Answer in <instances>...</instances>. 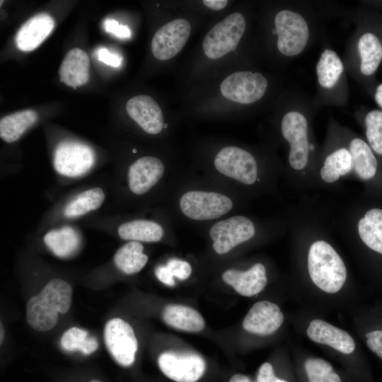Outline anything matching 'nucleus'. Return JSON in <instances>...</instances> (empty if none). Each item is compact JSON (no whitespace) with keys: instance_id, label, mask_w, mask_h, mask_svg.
<instances>
[{"instance_id":"1","label":"nucleus","mask_w":382,"mask_h":382,"mask_svg":"<svg viewBox=\"0 0 382 382\" xmlns=\"http://www.w3.org/2000/svg\"><path fill=\"white\" fill-rule=\"evenodd\" d=\"M72 289L61 279L50 280L41 292L30 298L26 305V320L40 332L48 331L57 324L59 313H66L71 303Z\"/></svg>"},{"instance_id":"2","label":"nucleus","mask_w":382,"mask_h":382,"mask_svg":"<svg viewBox=\"0 0 382 382\" xmlns=\"http://www.w3.org/2000/svg\"><path fill=\"white\" fill-rule=\"evenodd\" d=\"M308 271L312 282L329 294L339 291L347 279L342 259L330 243L323 240L313 242L309 248Z\"/></svg>"},{"instance_id":"3","label":"nucleus","mask_w":382,"mask_h":382,"mask_svg":"<svg viewBox=\"0 0 382 382\" xmlns=\"http://www.w3.org/2000/svg\"><path fill=\"white\" fill-rule=\"evenodd\" d=\"M246 23L243 15L232 13L216 23L207 33L202 50L207 57L219 59L236 50L244 32Z\"/></svg>"},{"instance_id":"4","label":"nucleus","mask_w":382,"mask_h":382,"mask_svg":"<svg viewBox=\"0 0 382 382\" xmlns=\"http://www.w3.org/2000/svg\"><path fill=\"white\" fill-rule=\"evenodd\" d=\"M277 33V48L286 57L299 54L305 49L310 36L308 25L299 13L282 10L274 17Z\"/></svg>"},{"instance_id":"5","label":"nucleus","mask_w":382,"mask_h":382,"mask_svg":"<svg viewBox=\"0 0 382 382\" xmlns=\"http://www.w3.org/2000/svg\"><path fill=\"white\" fill-rule=\"evenodd\" d=\"M281 132L289 144V163L296 171L304 170L309 161L310 142L306 117L300 112H287L281 122Z\"/></svg>"},{"instance_id":"6","label":"nucleus","mask_w":382,"mask_h":382,"mask_svg":"<svg viewBox=\"0 0 382 382\" xmlns=\"http://www.w3.org/2000/svg\"><path fill=\"white\" fill-rule=\"evenodd\" d=\"M182 212L194 220L215 219L228 213L233 207L231 199L214 192L191 190L179 201Z\"/></svg>"},{"instance_id":"7","label":"nucleus","mask_w":382,"mask_h":382,"mask_svg":"<svg viewBox=\"0 0 382 382\" xmlns=\"http://www.w3.org/2000/svg\"><path fill=\"white\" fill-rule=\"evenodd\" d=\"M267 85V79L260 73L241 71L225 78L220 85V91L231 101L250 104L264 96Z\"/></svg>"},{"instance_id":"8","label":"nucleus","mask_w":382,"mask_h":382,"mask_svg":"<svg viewBox=\"0 0 382 382\" xmlns=\"http://www.w3.org/2000/svg\"><path fill=\"white\" fill-rule=\"evenodd\" d=\"M214 165L222 175L243 184L252 185L257 180V165L254 156L238 146L221 149L214 159Z\"/></svg>"},{"instance_id":"9","label":"nucleus","mask_w":382,"mask_h":382,"mask_svg":"<svg viewBox=\"0 0 382 382\" xmlns=\"http://www.w3.org/2000/svg\"><path fill=\"white\" fill-rule=\"evenodd\" d=\"M255 233L254 224L243 216H234L219 221L209 230L212 247L219 255L226 254L236 245L251 239Z\"/></svg>"},{"instance_id":"10","label":"nucleus","mask_w":382,"mask_h":382,"mask_svg":"<svg viewBox=\"0 0 382 382\" xmlns=\"http://www.w3.org/2000/svg\"><path fill=\"white\" fill-rule=\"evenodd\" d=\"M104 341L114 359L123 366L132 365L135 359L138 342L132 326L124 320H110L104 328Z\"/></svg>"},{"instance_id":"11","label":"nucleus","mask_w":382,"mask_h":382,"mask_svg":"<svg viewBox=\"0 0 382 382\" xmlns=\"http://www.w3.org/2000/svg\"><path fill=\"white\" fill-rule=\"evenodd\" d=\"M94 161V152L90 146L79 141H63L54 151L53 165L60 175L78 177L88 172Z\"/></svg>"},{"instance_id":"12","label":"nucleus","mask_w":382,"mask_h":382,"mask_svg":"<svg viewBox=\"0 0 382 382\" xmlns=\"http://www.w3.org/2000/svg\"><path fill=\"white\" fill-rule=\"evenodd\" d=\"M158 364L161 371L176 382H196L206 368L203 358L191 352H163L159 356Z\"/></svg>"},{"instance_id":"13","label":"nucleus","mask_w":382,"mask_h":382,"mask_svg":"<svg viewBox=\"0 0 382 382\" xmlns=\"http://www.w3.org/2000/svg\"><path fill=\"white\" fill-rule=\"evenodd\" d=\"M190 32V23L183 18L175 19L163 25L155 33L151 40L154 56L163 61L173 58L183 48Z\"/></svg>"},{"instance_id":"14","label":"nucleus","mask_w":382,"mask_h":382,"mask_svg":"<svg viewBox=\"0 0 382 382\" xmlns=\"http://www.w3.org/2000/svg\"><path fill=\"white\" fill-rule=\"evenodd\" d=\"M284 315L278 305L269 301L255 303L243 319V328L248 332L269 335L282 325Z\"/></svg>"},{"instance_id":"15","label":"nucleus","mask_w":382,"mask_h":382,"mask_svg":"<svg viewBox=\"0 0 382 382\" xmlns=\"http://www.w3.org/2000/svg\"><path fill=\"white\" fill-rule=\"evenodd\" d=\"M129 116L146 132L156 134L163 127V115L158 103L151 97L138 95L130 98L126 104Z\"/></svg>"},{"instance_id":"16","label":"nucleus","mask_w":382,"mask_h":382,"mask_svg":"<svg viewBox=\"0 0 382 382\" xmlns=\"http://www.w3.org/2000/svg\"><path fill=\"white\" fill-rule=\"evenodd\" d=\"M164 165L154 156H143L129 167L128 182L130 190L136 195H143L152 188L162 178Z\"/></svg>"},{"instance_id":"17","label":"nucleus","mask_w":382,"mask_h":382,"mask_svg":"<svg viewBox=\"0 0 382 382\" xmlns=\"http://www.w3.org/2000/svg\"><path fill=\"white\" fill-rule=\"evenodd\" d=\"M306 333L312 341L329 345L342 354H349L355 349V342L348 332L325 320L311 321Z\"/></svg>"},{"instance_id":"18","label":"nucleus","mask_w":382,"mask_h":382,"mask_svg":"<svg viewBox=\"0 0 382 382\" xmlns=\"http://www.w3.org/2000/svg\"><path fill=\"white\" fill-rule=\"evenodd\" d=\"M222 279L239 294L253 296L264 289L267 284L266 270L261 263H256L246 271L234 269L226 270Z\"/></svg>"},{"instance_id":"19","label":"nucleus","mask_w":382,"mask_h":382,"mask_svg":"<svg viewBox=\"0 0 382 382\" xmlns=\"http://www.w3.org/2000/svg\"><path fill=\"white\" fill-rule=\"evenodd\" d=\"M54 28V19L47 13H39L30 18L15 37L17 47L23 52L36 49Z\"/></svg>"},{"instance_id":"20","label":"nucleus","mask_w":382,"mask_h":382,"mask_svg":"<svg viewBox=\"0 0 382 382\" xmlns=\"http://www.w3.org/2000/svg\"><path fill=\"white\" fill-rule=\"evenodd\" d=\"M90 60L88 54L80 48L70 50L64 57L59 70L60 81L76 88L89 80Z\"/></svg>"},{"instance_id":"21","label":"nucleus","mask_w":382,"mask_h":382,"mask_svg":"<svg viewBox=\"0 0 382 382\" xmlns=\"http://www.w3.org/2000/svg\"><path fill=\"white\" fill-rule=\"evenodd\" d=\"M348 149L352 156V172L363 180L374 178L378 170V161L368 143L356 137L349 141Z\"/></svg>"},{"instance_id":"22","label":"nucleus","mask_w":382,"mask_h":382,"mask_svg":"<svg viewBox=\"0 0 382 382\" xmlns=\"http://www.w3.org/2000/svg\"><path fill=\"white\" fill-rule=\"evenodd\" d=\"M162 318L169 326L186 332H199L205 325L203 317L197 311L183 305L166 306L163 310Z\"/></svg>"},{"instance_id":"23","label":"nucleus","mask_w":382,"mask_h":382,"mask_svg":"<svg viewBox=\"0 0 382 382\" xmlns=\"http://www.w3.org/2000/svg\"><path fill=\"white\" fill-rule=\"evenodd\" d=\"M361 241L371 250L382 255V209H369L357 224Z\"/></svg>"},{"instance_id":"24","label":"nucleus","mask_w":382,"mask_h":382,"mask_svg":"<svg viewBox=\"0 0 382 382\" xmlns=\"http://www.w3.org/2000/svg\"><path fill=\"white\" fill-rule=\"evenodd\" d=\"M44 242L56 256L64 258L77 251L81 238L72 227L64 226L47 232L44 236Z\"/></svg>"},{"instance_id":"25","label":"nucleus","mask_w":382,"mask_h":382,"mask_svg":"<svg viewBox=\"0 0 382 382\" xmlns=\"http://www.w3.org/2000/svg\"><path fill=\"white\" fill-rule=\"evenodd\" d=\"M37 120V114L33 110L16 112L0 120V137L7 143L18 140Z\"/></svg>"},{"instance_id":"26","label":"nucleus","mask_w":382,"mask_h":382,"mask_svg":"<svg viewBox=\"0 0 382 382\" xmlns=\"http://www.w3.org/2000/svg\"><path fill=\"white\" fill-rule=\"evenodd\" d=\"M117 232L123 240L138 242H158L163 236V229L160 224L143 219L123 223L119 226Z\"/></svg>"},{"instance_id":"27","label":"nucleus","mask_w":382,"mask_h":382,"mask_svg":"<svg viewBox=\"0 0 382 382\" xmlns=\"http://www.w3.org/2000/svg\"><path fill=\"white\" fill-rule=\"evenodd\" d=\"M357 48L360 57V71L365 76L372 75L382 60V45L373 33L366 32L358 40Z\"/></svg>"},{"instance_id":"28","label":"nucleus","mask_w":382,"mask_h":382,"mask_svg":"<svg viewBox=\"0 0 382 382\" xmlns=\"http://www.w3.org/2000/svg\"><path fill=\"white\" fill-rule=\"evenodd\" d=\"M351 172L352 161L350 152L348 148L340 147L326 156L320 170V176L325 183H334Z\"/></svg>"},{"instance_id":"29","label":"nucleus","mask_w":382,"mask_h":382,"mask_svg":"<svg viewBox=\"0 0 382 382\" xmlns=\"http://www.w3.org/2000/svg\"><path fill=\"white\" fill-rule=\"evenodd\" d=\"M144 246L140 242L129 241L120 248L114 256L117 267L127 274L139 272L148 262V256L143 253Z\"/></svg>"},{"instance_id":"30","label":"nucleus","mask_w":382,"mask_h":382,"mask_svg":"<svg viewBox=\"0 0 382 382\" xmlns=\"http://www.w3.org/2000/svg\"><path fill=\"white\" fill-rule=\"evenodd\" d=\"M344 71L343 63L337 54L325 49L320 54L316 64V74L320 86L324 88H332Z\"/></svg>"},{"instance_id":"31","label":"nucleus","mask_w":382,"mask_h":382,"mask_svg":"<svg viewBox=\"0 0 382 382\" xmlns=\"http://www.w3.org/2000/svg\"><path fill=\"white\" fill-rule=\"evenodd\" d=\"M105 199L103 190L100 187L86 190L76 196L66 206L64 214L66 217L73 218L84 215L98 209Z\"/></svg>"},{"instance_id":"32","label":"nucleus","mask_w":382,"mask_h":382,"mask_svg":"<svg viewBox=\"0 0 382 382\" xmlns=\"http://www.w3.org/2000/svg\"><path fill=\"white\" fill-rule=\"evenodd\" d=\"M60 345L66 351L79 350L84 354H90L98 347V341L95 337H89L86 330L77 327H72L63 333Z\"/></svg>"},{"instance_id":"33","label":"nucleus","mask_w":382,"mask_h":382,"mask_svg":"<svg viewBox=\"0 0 382 382\" xmlns=\"http://www.w3.org/2000/svg\"><path fill=\"white\" fill-rule=\"evenodd\" d=\"M367 143L375 154L382 156V110H373L365 117Z\"/></svg>"},{"instance_id":"34","label":"nucleus","mask_w":382,"mask_h":382,"mask_svg":"<svg viewBox=\"0 0 382 382\" xmlns=\"http://www.w3.org/2000/svg\"><path fill=\"white\" fill-rule=\"evenodd\" d=\"M166 265L170 270L173 275L180 280H185L191 275L192 267L187 261L171 258Z\"/></svg>"},{"instance_id":"35","label":"nucleus","mask_w":382,"mask_h":382,"mask_svg":"<svg viewBox=\"0 0 382 382\" xmlns=\"http://www.w3.org/2000/svg\"><path fill=\"white\" fill-rule=\"evenodd\" d=\"M104 28L107 33L121 39H127L131 36V31L128 26L120 24L114 19H106L104 21Z\"/></svg>"},{"instance_id":"36","label":"nucleus","mask_w":382,"mask_h":382,"mask_svg":"<svg viewBox=\"0 0 382 382\" xmlns=\"http://www.w3.org/2000/svg\"><path fill=\"white\" fill-rule=\"evenodd\" d=\"M368 347L382 359V330H374L366 334Z\"/></svg>"},{"instance_id":"37","label":"nucleus","mask_w":382,"mask_h":382,"mask_svg":"<svg viewBox=\"0 0 382 382\" xmlns=\"http://www.w3.org/2000/svg\"><path fill=\"white\" fill-rule=\"evenodd\" d=\"M99 61L113 67H119L122 63V57L117 54L109 51L105 47H101L97 52Z\"/></svg>"},{"instance_id":"38","label":"nucleus","mask_w":382,"mask_h":382,"mask_svg":"<svg viewBox=\"0 0 382 382\" xmlns=\"http://www.w3.org/2000/svg\"><path fill=\"white\" fill-rule=\"evenodd\" d=\"M257 382H287L277 378L274 374V370L271 364L265 362L262 364L257 375Z\"/></svg>"},{"instance_id":"39","label":"nucleus","mask_w":382,"mask_h":382,"mask_svg":"<svg viewBox=\"0 0 382 382\" xmlns=\"http://www.w3.org/2000/svg\"><path fill=\"white\" fill-rule=\"evenodd\" d=\"M155 274L157 279L162 283L169 286H175L174 276L166 265L158 266L155 270Z\"/></svg>"},{"instance_id":"40","label":"nucleus","mask_w":382,"mask_h":382,"mask_svg":"<svg viewBox=\"0 0 382 382\" xmlns=\"http://www.w3.org/2000/svg\"><path fill=\"white\" fill-rule=\"evenodd\" d=\"M308 378V382H342L340 377L334 371L318 373Z\"/></svg>"},{"instance_id":"41","label":"nucleus","mask_w":382,"mask_h":382,"mask_svg":"<svg viewBox=\"0 0 382 382\" xmlns=\"http://www.w3.org/2000/svg\"><path fill=\"white\" fill-rule=\"evenodd\" d=\"M202 3L207 8L214 10V11H219L224 8L227 4L228 1L226 0H204L202 1Z\"/></svg>"},{"instance_id":"42","label":"nucleus","mask_w":382,"mask_h":382,"mask_svg":"<svg viewBox=\"0 0 382 382\" xmlns=\"http://www.w3.org/2000/svg\"><path fill=\"white\" fill-rule=\"evenodd\" d=\"M374 98L378 106L382 108V83L376 88Z\"/></svg>"},{"instance_id":"43","label":"nucleus","mask_w":382,"mask_h":382,"mask_svg":"<svg viewBox=\"0 0 382 382\" xmlns=\"http://www.w3.org/2000/svg\"><path fill=\"white\" fill-rule=\"evenodd\" d=\"M229 382H252L249 379L248 377H247L245 375L243 374H235L233 375L231 378Z\"/></svg>"},{"instance_id":"44","label":"nucleus","mask_w":382,"mask_h":382,"mask_svg":"<svg viewBox=\"0 0 382 382\" xmlns=\"http://www.w3.org/2000/svg\"><path fill=\"white\" fill-rule=\"evenodd\" d=\"M4 329L2 325V323H1V337H0L1 344L2 343L4 340Z\"/></svg>"},{"instance_id":"45","label":"nucleus","mask_w":382,"mask_h":382,"mask_svg":"<svg viewBox=\"0 0 382 382\" xmlns=\"http://www.w3.org/2000/svg\"><path fill=\"white\" fill-rule=\"evenodd\" d=\"M89 382H101V381H99V380L94 379V380H91V381H89Z\"/></svg>"}]
</instances>
